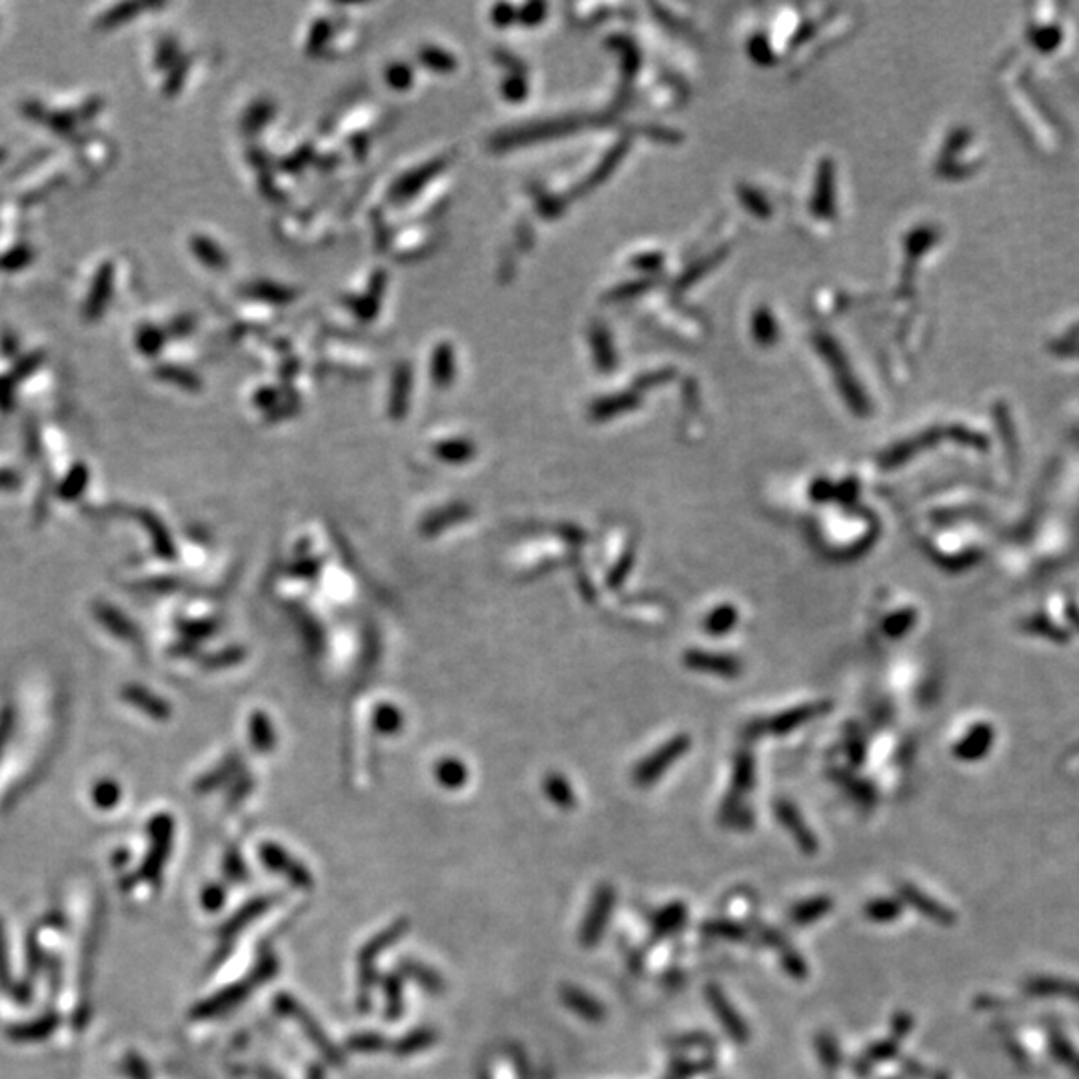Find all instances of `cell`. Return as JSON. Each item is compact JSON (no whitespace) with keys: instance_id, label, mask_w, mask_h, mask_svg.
Instances as JSON below:
<instances>
[{"instance_id":"6da1fadb","label":"cell","mask_w":1079,"mask_h":1079,"mask_svg":"<svg viewBox=\"0 0 1079 1079\" xmlns=\"http://www.w3.org/2000/svg\"><path fill=\"white\" fill-rule=\"evenodd\" d=\"M616 906V889L610 884H602L596 887V892L592 896V904L588 908V914H586L584 921H582V931H580V941L584 948H596L598 946V941L602 939L604 931L607 921L612 918V911Z\"/></svg>"},{"instance_id":"7a4b0ae2","label":"cell","mask_w":1079,"mask_h":1079,"mask_svg":"<svg viewBox=\"0 0 1079 1079\" xmlns=\"http://www.w3.org/2000/svg\"><path fill=\"white\" fill-rule=\"evenodd\" d=\"M706 1000L730 1040L738 1045H746L750 1042V1028L746 1020H743L740 1012L734 1008V1003L730 1001L724 990L716 986V983H708Z\"/></svg>"},{"instance_id":"3957f363","label":"cell","mask_w":1079,"mask_h":1079,"mask_svg":"<svg viewBox=\"0 0 1079 1079\" xmlns=\"http://www.w3.org/2000/svg\"><path fill=\"white\" fill-rule=\"evenodd\" d=\"M897 896L902 899V904H908L914 908L916 911H919L921 916L936 921V924L941 926H951L953 921H956V914L953 911L939 904L938 899H934L931 896H928L926 892H921V889L914 884H908V882H899L897 884Z\"/></svg>"},{"instance_id":"277c9868","label":"cell","mask_w":1079,"mask_h":1079,"mask_svg":"<svg viewBox=\"0 0 1079 1079\" xmlns=\"http://www.w3.org/2000/svg\"><path fill=\"white\" fill-rule=\"evenodd\" d=\"M688 919V909L682 902H672L664 908H659L652 921H649V928H652V934H649V941H658V939H664L678 934L680 929L684 928Z\"/></svg>"},{"instance_id":"5b68a950","label":"cell","mask_w":1079,"mask_h":1079,"mask_svg":"<svg viewBox=\"0 0 1079 1079\" xmlns=\"http://www.w3.org/2000/svg\"><path fill=\"white\" fill-rule=\"evenodd\" d=\"M562 1000L565 1003V1008L572 1010L576 1015H580L582 1020L586 1022H602L606 1018V1008L604 1005L594 998V995L586 993L580 988H574V986H564L562 988Z\"/></svg>"},{"instance_id":"8992f818","label":"cell","mask_w":1079,"mask_h":1079,"mask_svg":"<svg viewBox=\"0 0 1079 1079\" xmlns=\"http://www.w3.org/2000/svg\"><path fill=\"white\" fill-rule=\"evenodd\" d=\"M897 1055H899V1042L894 1040V1037H887V1040L874 1042L854 1062V1065H852L854 1067V1074L857 1077H866V1075H869V1072H872L877 1063H884V1062L894 1060V1057H897Z\"/></svg>"},{"instance_id":"52a82bcc","label":"cell","mask_w":1079,"mask_h":1079,"mask_svg":"<svg viewBox=\"0 0 1079 1079\" xmlns=\"http://www.w3.org/2000/svg\"><path fill=\"white\" fill-rule=\"evenodd\" d=\"M260 856H262V860H265V864L270 869H276V872L288 874L300 886H306L308 884L310 876H308L306 869H304L298 862L292 860V857L285 850H280V846H276V844H265V846H262V850H260Z\"/></svg>"},{"instance_id":"ba28073f","label":"cell","mask_w":1079,"mask_h":1079,"mask_svg":"<svg viewBox=\"0 0 1079 1079\" xmlns=\"http://www.w3.org/2000/svg\"><path fill=\"white\" fill-rule=\"evenodd\" d=\"M470 516H472V508L468 504H462V502H456V504L444 506L442 510H436L434 514L426 516L422 520V534L424 536H438L440 532H444L446 528L454 526V524L462 522Z\"/></svg>"},{"instance_id":"9c48e42d","label":"cell","mask_w":1079,"mask_h":1079,"mask_svg":"<svg viewBox=\"0 0 1079 1079\" xmlns=\"http://www.w3.org/2000/svg\"><path fill=\"white\" fill-rule=\"evenodd\" d=\"M834 908V899L830 896H814L798 902L790 909V921L794 926H808L825 918Z\"/></svg>"},{"instance_id":"30bf717a","label":"cell","mask_w":1079,"mask_h":1079,"mask_svg":"<svg viewBox=\"0 0 1079 1079\" xmlns=\"http://www.w3.org/2000/svg\"><path fill=\"white\" fill-rule=\"evenodd\" d=\"M250 742L260 753H270L276 748V730L265 711H254L250 716Z\"/></svg>"},{"instance_id":"8fae6325","label":"cell","mask_w":1079,"mask_h":1079,"mask_svg":"<svg viewBox=\"0 0 1079 1079\" xmlns=\"http://www.w3.org/2000/svg\"><path fill=\"white\" fill-rule=\"evenodd\" d=\"M700 931L704 936L728 939V941H748L750 939V929L746 926H742V924H738V921L726 919V918L708 919L706 924H701Z\"/></svg>"},{"instance_id":"7c38bea8","label":"cell","mask_w":1079,"mask_h":1079,"mask_svg":"<svg viewBox=\"0 0 1079 1079\" xmlns=\"http://www.w3.org/2000/svg\"><path fill=\"white\" fill-rule=\"evenodd\" d=\"M1028 991L1033 995H1057V998H1070L1079 1001V983L1075 981L1035 978L1028 981Z\"/></svg>"},{"instance_id":"4fadbf2b","label":"cell","mask_w":1079,"mask_h":1079,"mask_svg":"<svg viewBox=\"0 0 1079 1079\" xmlns=\"http://www.w3.org/2000/svg\"><path fill=\"white\" fill-rule=\"evenodd\" d=\"M778 815H780V820L790 827V832L795 837V842L800 844V847H802V850L805 854H815V852H818V840H815V837L808 832V827L804 825V822L800 820V815L795 814L790 808V805H780Z\"/></svg>"},{"instance_id":"5bb4252c","label":"cell","mask_w":1079,"mask_h":1079,"mask_svg":"<svg viewBox=\"0 0 1079 1079\" xmlns=\"http://www.w3.org/2000/svg\"><path fill=\"white\" fill-rule=\"evenodd\" d=\"M904 911V904L902 899L897 897H876L872 902H867V906L864 908V914L869 921H876V924H887V921H894L899 916H902Z\"/></svg>"},{"instance_id":"9a60e30c","label":"cell","mask_w":1079,"mask_h":1079,"mask_svg":"<svg viewBox=\"0 0 1079 1079\" xmlns=\"http://www.w3.org/2000/svg\"><path fill=\"white\" fill-rule=\"evenodd\" d=\"M436 778L444 788L458 790L468 780V768L458 758H444L436 763Z\"/></svg>"},{"instance_id":"2e32d148","label":"cell","mask_w":1079,"mask_h":1079,"mask_svg":"<svg viewBox=\"0 0 1079 1079\" xmlns=\"http://www.w3.org/2000/svg\"><path fill=\"white\" fill-rule=\"evenodd\" d=\"M815 1050H818L820 1055V1062L825 1067L827 1072H837L842 1065V1052H840V1045H837L835 1037L827 1032H822L815 1035Z\"/></svg>"},{"instance_id":"e0dca14e","label":"cell","mask_w":1079,"mask_h":1079,"mask_svg":"<svg viewBox=\"0 0 1079 1079\" xmlns=\"http://www.w3.org/2000/svg\"><path fill=\"white\" fill-rule=\"evenodd\" d=\"M404 726L402 711L392 704H382L374 711V730L384 736H394Z\"/></svg>"},{"instance_id":"ac0fdd59","label":"cell","mask_w":1079,"mask_h":1079,"mask_svg":"<svg viewBox=\"0 0 1079 1079\" xmlns=\"http://www.w3.org/2000/svg\"><path fill=\"white\" fill-rule=\"evenodd\" d=\"M714 1067H716V1062L711 1060V1057H701V1060H686V1057H680V1060L672 1062V1065H669V1070H672V1075L669 1077L691 1079L696 1075L711 1072Z\"/></svg>"},{"instance_id":"d6986e66","label":"cell","mask_w":1079,"mask_h":1079,"mask_svg":"<svg viewBox=\"0 0 1079 1079\" xmlns=\"http://www.w3.org/2000/svg\"><path fill=\"white\" fill-rule=\"evenodd\" d=\"M669 1047H674V1050H691V1047H698V1050L704 1052H714L718 1047V1042L714 1035H710L706 1032H690L674 1037V1040L669 1042Z\"/></svg>"},{"instance_id":"ffe728a7","label":"cell","mask_w":1079,"mask_h":1079,"mask_svg":"<svg viewBox=\"0 0 1079 1079\" xmlns=\"http://www.w3.org/2000/svg\"><path fill=\"white\" fill-rule=\"evenodd\" d=\"M778 951H780L782 968H783L785 973H788L790 978L798 980V981H804L805 978H808V963H805V960L802 958V953H798L794 948H790L788 944H785Z\"/></svg>"},{"instance_id":"44dd1931","label":"cell","mask_w":1079,"mask_h":1079,"mask_svg":"<svg viewBox=\"0 0 1079 1079\" xmlns=\"http://www.w3.org/2000/svg\"><path fill=\"white\" fill-rule=\"evenodd\" d=\"M546 792H548V795L552 798V802H556V804L564 805V808H568V805L574 804V798H572V792L568 788V783H565L558 776H550L546 780Z\"/></svg>"},{"instance_id":"7402d4cb","label":"cell","mask_w":1079,"mask_h":1079,"mask_svg":"<svg viewBox=\"0 0 1079 1079\" xmlns=\"http://www.w3.org/2000/svg\"><path fill=\"white\" fill-rule=\"evenodd\" d=\"M1050 1047H1052V1053H1053V1057H1055L1057 1062H1062V1063H1074L1075 1062L1074 1047L1070 1045V1042H1067L1060 1032H1052L1050 1033Z\"/></svg>"},{"instance_id":"603a6c76","label":"cell","mask_w":1079,"mask_h":1079,"mask_svg":"<svg viewBox=\"0 0 1079 1079\" xmlns=\"http://www.w3.org/2000/svg\"><path fill=\"white\" fill-rule=\"evenodd\" d=\"M474 454V450L470 444L466 442H456V444H444L438 448V456L450 460V462H464L470 456Z\"/></svg>"},{"instance_id":"cb8c5ba5","label":"cell","mask_w":1079,"mask_h":1079,"mask_svg":"<svg viewBox=\"0 0 1079 1079\" xmlns=\"http://www.w3.org/2000/svg\"><path fill=\"white\" fill-rule=\"evenodd\" d=\"M911 1030H914V1018H911L908 1012H896L892 1015V1037L894 1040L899 1042Z\"/></svg>"},{"instance_id":"d4e9b609","label":"cell","mask_w":1079,"mask_h":1079,"mask_svg":"<svg viewBox=\"0 0 1079 1079\" xmlns=\"http://www.w3.org/2000/svg\"><path fill=\"white\" fill-rule=\"evenodd\" d=\"M320 570V562L316 558H304L298 560L295 565H292L290 572L295 574V578H314V576L318 574Z\"/></svg>"},{"instance_id":"484cf974","label":"cell","mask_w":1079,"mask_h":1079,"mask_svg":"<svg viewBox=\"0 0 1079 1079\" xmlns=\"http://www.w3.org/2000/svg\"><path fill=\"white\" fill-rule=\"evenodd\" d=\"M408 1040H410V1042H404V1043H406V1045H404V1050H406V1052H414V1050H420V1047H424V1045L431 1043V1033L418 1032V1033H414V1035L408 1037Z\"/></svg>"},{"instance_id":"4316f807","label":"cell","mask_w":1079,"mask_h":1079,"mask_svg":"<svg viewBox=\"0 0 1079 1079\" xmlns=\"http://www.w3.org/2000/svg\"><path fill=\"white\" fill-rule=\"evenodd\" d=\"M934 1079H949V1077H948V1074H946V1072H938V1074L934 1075Z\"/></svg>"},{"instance_id":"83f0119b","label":"cell","mask_w":1079,"mask_h":1079,"mask_svg":"<svg viewBox=\"0 0 1079 1079\" xmlns=\"http://www.w3.org/2000/svg\"><path fill=\"white\" fill-rule=\"evenodd\" d=\"M1074 1063H1075V1074H1077V1075H1079V1060H1075V1062H1074Z\"/></svg>"},{"instance_id":"f1b7e54d","label":"cell","mask_w":1079,"mask_h":1079,"mask_svg":"<svg viewBox=\"0 0 1079 1079\" xmlns=\"http://www.w3.org/2000/svg\"><path fill=\"white\" fill-rule=\"evenodd\" d=\"M668 1079H676V1077H668Z\"/></svg>"},{"instance_id":"f546056e","label":"cell","mask_w":1079,"mask_h":1079,"mask_svg":"<svg viewBox=\"0 0 1079 1079\" xmlns=\"http://www.w3.org/2000/svg\"><path fill=\"white\" fill-rule=\"evenodd\" d=\"M889 1079H896V1077H889Z\"/></svg>"}]
</instances>
